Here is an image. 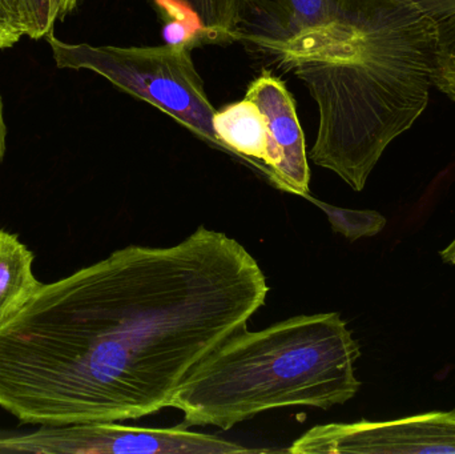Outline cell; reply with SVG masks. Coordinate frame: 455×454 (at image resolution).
Segmentation results:
<instances>
[{
  "mask_svg": "<svg viewBox=\"0 0 455 454\" xmlns=\"http://www.w3.org/2000/svg\"><path fill=\"white\" fill-rule=\"evenodd\" d=\"M165 18L191 27L195 44L230 43L235 32L238 0H151Z\"/></svg>",
  "mask_w": 455,
  "mask_h": 454,
  "instance_id": "obj_11",
  "label": "cell"
},
{
  "mask_svg": "<svg viewBox=\"0 0 455 454\" xmlns=\"http://www.w3.org/2000/svg\"><path fill=\"white\" fill-rule=\"evenodd\" d=\"M5 453L43 454H240L251 450L188 428L157 429L114 423L43 426L28 434L2 437Z\"/></svg>",
  "mask_w": 455,
  "mask_h": 454,
  "instance_id": "obj_6",
  "label": "cell"
},
{
  "mask_svg": "<svg viewBox=\"0 0 455 454\" xmlns=\"http://www.w3.org/2000/svg\"><path fill=\"white\" fill-rule=\"evenodd\" d=\"M307 199L326 213L333 231L347 237L350 242H355L361 237L376 236L387 227V218L377 211L347 210L318 202L313 197Z\"/></svg>",
  "mask_w": 455,
  "mask_h": 454,
  "instance_id": "obj_12",
  "label": "cell"
},
{
  "mask_svg": "<svg viewBox=\"0 0 455 454\" xmlns=\"http://www.w3.org/2000/svg\"><path fill=\"white\" fill-rule=\"evenodd\" d=\"M291 454H455V408L389 421L313 426L283 450Z\"/></svg>",
  "mask_w": 455,
  "mask_h": 454,
  "instance_id": "obj_7",
  "label": "cell"
},
{
  "mask_svg": "<svg viewBox=\"0 0 455 454\" xmlns=\"http://www.w3.org/2000/svg\"><path fill=\"white\" fill-rule=\"evenodd\" d=\"M411 2L437 23L455 16V0H411Z\"/></svg>",
  "mask_w": 455,
  "mask_h": 454,
  "instance_id": "obj_15",
  "label": "cell"
},
{
  "mask_svg": "<svg viewBox=\"0 0 455 454\" xmlns=\"http://www.w3.org/2000/svg\"><path fill=\"white\" fill-rule=\"evenodd\" d=\"M5 139H7V127H5L2 96H0V163H2L5 154Z\"/></svg>",
  "mask_w": 455,
  "mask_h": 454,
  "instance_id": "obj_17",
  "label": "cell"
},
{
  "mask_svg": "<svg viewBox=\"0 0 455 454\" xmlns=\"http://www.w3.org/2000/svg\"><path fill=\"white\" fill-rule=\"evenodd\" d=\"M32 264L34 253L16 235L0 229V324L20 311L42 287Z\"/></svg>",
  "mask_w": 455,
  "mask_h": 454,
  "instance_id": "obj_10",
  "label": "cell"
},
{
  "mask_svg": "<svg viewBox=\"0 0 455 454\" xmlns=\"http://www.w3.org/2000/svg\"><path fill=\"white\" fill-rule=\"evenodd\" d=\"M213 127L224 152L235 155L269 179L267 120L253 101L243 98L216 111Z\"/></svg>",
  "mask_w": 455,
  "mask_h": 454,
  "instance_id": "obj_9",
  "label": "cell"
},
{
  "mask_svg": "<svg viewBox=\"0 0 455 454\" xmlns=\"http://www.w3.org/2000/svg\"><path fill=\"white\" fill-rule=\"evenodd\" d=\"M363 0H238L233 40L270 53L281 66L353 39Z\"/></svg>",
  "mask_w": 455,
  "mask_h": 454,
  "instance_id": "obj_5",
  "label": "cell"
},
{
  "mask_svg": "<svg viewBox=\"0 0 455 454\" xmlns=\"http://www.w3.org/2000/svg\"><path fill=\"white\" fill-rule=\"evenodd\" d=\"M360 344L337 312L302 315L228 338L187 376L170 408L184 428H233L286 407L331 410L360 391Z\"/></svg>",
  "mask_w": 455,
  "mask_h": 454,
  "instance_id": "obj_3",
  "label": "cell"
},
{
  "mask_svg": "<svg viewBox=\"0 0 455 454\" xmlns=\"http://www.w3.org/2000/svg\"><path fill=\"white\" fill-rule=\"evenodd\" d=\"M438 23L411 0H363L353 39L286 63L318 107L310 159L361 192L435 87Z\"/></svg>",
  "mask_w": 455,
  "mask_h": 454,
  "instance_id": "obj_2",
  "label": "cell"
},
{
  "mask_svg": "<svg viewBox=\"0 0 455 454\" xmlns=\"http://www.w3.org/2000/svg\"><path fill=\"white\" fill-rule=\"evenodd\" d=\"M435 87L455 101V16L438 23Z\"/></svg>",
  "mask_w": 455,
  "mask_h": 454,
  "instance_id": "obj_13",
  "label": "cell"
},
{
  "mask_svg": "<svg viewBox=\"0 0 455 454\" xmlns=\"http://www.w3.org/2000/svg\"><path fill=\"white\" fill-rule=\"evenodd\" d=\"M59 68L87 69L120 90L156 107L203 140L221 149L213 127L216 109L196 71L191 43L157 47L69 44L45 36Z\"/></svg>",
  "mask_w": 455,
  "mask_h": 454,
  "instance_id": "obj_4",
  "label": "cell"
},
{
  "mask_svg": "<svg viewBox=\"0 0 455 454\" xmlns=\"http://www.w3.org/2000/svg\"><path fill=\"white\" fill-rule=\"evenodd\" d=\"M267 120L269 181L281 191L309 197L310 168L293 96L285 83L264 71L246 90Z\"/></svg>",
  "mask_w": 455,
  "mask_h": 454,
  "instance_id": "obj_8",
  "label": "cell"
},
{
  "mask_svg": "<svg viewBox=\"0 0 455 454\" xmlns=\"http://www.w3.org/2000/svg\"><path fill=\"white\" fill-rule=\"evenodd\" d=\"M440 256L443 263L448 264V266H455V237L448 247L440 251Z\"/></svg>",
  "mask_w": 455,
  "mask_h": 454,
  "instance_id": "obj_18",
  "label": "cell"
},
{
  "mask_svg": "<svg viewBox=\"0 0 455 454\" xmlns=\"http://www.w3.org/2000/svg\"><path fill=\"white\" fill-rule=\"evenodd\" d=\"M79 0H51V7H52L53 19L59 20V19L66 18L68 13L76 8Z\"/></svg>",
  "mask_w": 455,
  "mask_h": 454,
  "instance_id": "obj_16",
  "label": "cell"
},
{
  "mask_svg": "<svg viewBox=\"0 0 455 454\" xmlns=\"http://www.w3.org/2000/svg\"><path fill=\"white\" fill-rule=\"evenodd\" d=\"M24 36L13 0H0V50L13 47Z\"/></svg>",
  "mask_w": 455,
  "mask_h": 454,
  "instance_id": "obj_14",
  "label": "cell"
},
{
  "mask_svg": "<svg viewBox=\"0 0 455 454\" xmlns=\"http://www.w3.org/2000/svg\"><path fill=\"white\" fill-rule=\"evenodd\" d=\"M267 293L256 259L205 227L115 251L42 284L0 324V408L42 426L155 415Z\"/></svg>",
  "mask_w": 455,
  "mask_h": 454,
  "instance_id": "obj_1",
  "label": "cell"
}]
</instances>
